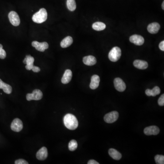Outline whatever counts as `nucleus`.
Segmentation results:
<instances>
[{
	"mask_svg": "<svg viewBox=\"0 0 164 164\" xmlns=\"http://www.w3.org/2000/svg\"><path fill=\"white\" fill-rule=\"evenodd\" d=\"M64 122L66 128L70 130H74L77 129L79 124L76 117L70 114H67L65 115Z\"/></svg>",
	"mask_w": 164,
	"mask_h": 164,
	"instance_id": "obj_1",
	"label": "nucleus"
},
{
	"mask_svg": "<svg viewBox=\"0 0 164 164\" xmlns=\"http://www.w3.org/2000/svg\"><path fill=\"white\" fill-rule=\"evenodd\" d=\"M48 14L44 8H41L38 12L33 15V21L35 23H41L47 20Z\"/></svg>",
	"mask_w": 164,
	"mask_h": 164,
	"instance_id": "obj_2",
	"label": "nucleus"
},
{
	"mask_svg": "<svg viewBox=\"0 0 164 164\" xmlns=\"http://www.w3.org/2000/svg\"><path fill=\"white\" fill-rule=\"evenodd\" d=\"M121 56V50L120 48L115 47L109 52V60L112 62H115L119 60Z\"/></svg>",
	"mask_w": 164,
	"mask_h": 164,
	"instance_id": "obj_3",
	"label": "nucleus"
},
{
	"mask_svg": "<svg viewBox=\"0 0 164 164\" xmlns=\"http://www.w3.org/2000/svg\"><path fill=\"white\" fill-rule=\"evenodd\" d=\"M43 94L42 92L39 89H35L33 91L32 94H27L26 96L27 100L31 101L32 100H39L42 99Z\"/></svg>",
	"mask_w": 164,
	"mask_h": 164,
	"instance_id": "obj_4",
	"label": "nucleus"
},
{
	"mask_svg": "<svg viewBox=\"0 0 164 164\" xmlns=\"http://www.w3.org/2000/svg\"><path fill=\"white\" fill-rule=\"evenodd\" d=\"M118 118V112L116 111H112L104 116V120L106 123H113L115 122Z\"/></svg>",
	"mask_w": 164,
	"mask_h": 164,
	"instance_id": "obj_5",
	"label": "nucleus"
},
{
	"mask_svg": "<svg viewBox=\"0 0 164 164\" xmlns=\"http://www.w3.org/2000/svg\"><path fill=\"white\" fill-rule=\"evenodd\" d=\"M9 21L12 25L15 27L19 26L20 24V19L18 15L14 11H11L8 14Z\"/></svg>",
	"mask_w": 164,
	"mask_h": 164,
	"instance_id": "obj_6",
	"label": "nucleus"
},
{
	"mask_svg": "<svg viewBox=\"0 0 164 164\" xmlns=\"http://www.w3.org/2000/svg\"><path fill=\"white\" fill-rule=\"evenodd\" d=\"M23 123L19 119H15L11 123V129L14 131L19 132L23 129Z\"/></svg>",
	"mask_w": 164,
	"mask_h": 164,
	"instance_id": "obj_7",
	"label": "nucleus"
},
{
	"mask_svg": "<svg viewBox=\"0 0 164 164\" xmlns=\"http://www.w3.org/2000/svg\"><path fill=\"white\" fill-rule=\"evenodd\" d=\"M115 88L119 92H123L126 89V84L122 79L117 78L114 80Z\"/></svg>",
	"mask_w": 164,
	"mask_h": 164,
	"instance_id": "obj_8",
	"label": "nucleus"
},
{
	"mask_svg": "<svg viewBox=\"0 0 164 164\" xmlns=\"http://www.w3.org/2000/svg\"><path fill=\"white\" fill-rule=\"evenodd\" d=\"M32 46L34 47L38 51L43 52L49 48V45L47 42H39L37 41H33L32 43Z\"/></svg>",
	"mask_w": 164,
	"mask_h": 164,
	"instance_id": "obj_9",
	"label": "nucleus"
},
{
	"mask_svg": "<svg viewBox=\"0 0 164 164\" xmlns=\"http://www.w3.org/2000/svg\"><path fill=\"white\" fill-rule=\"evenodd\" d=\"M144 132L147 135H155L160 133V129L156 126H150L145 128Z\"/></svg>",
	"mask_w": 164,
	"mask_h": 164,
	"instance_id": "obj_10",
	"label": "nucleus"
},
{
	"mask_svg": "<svg viewBox=\"0 0 164 164\" xmlns=\"http://www.w3.org/2000/svg\"><path fill=\"white\" fill-rule=\"evenodd\" d=\"M130 41L132 43L138 46H141L144 44L145 39L143 37L139 35H133L130 37Z\"/></svg>",
	"mask_w": 164,
	"mask_h": 164,
	"instance_id": "obj_11",
	"label": "nucleus"
},
{
	"mask_svg": "<svg viewBox=\"0 0 164 164\" xmlns=\"http://www.w3.org/2000/svg\"><path fill=\"white\" fill-rule=\"evenodd\" d=\"M48 156V150L45 147H42L37 153L36 157L38 160L43 161L47 159Z\"/></svg>",
	"mask_w": 164,
	"mask_h": 164,
	"instance_id": "obj_12",
	"label": "nucleus"
},
{
	"mask_svg": "<svg viewBox=\"0 0 164 164\" xmlns=\"http://www.w3.org/2000/svg\"><path fill=\"white\" fill-rule=\"evenodd\" d=\"M34 62V58L31 55H27L25 59L23 60V63L26 64V68L27 70H32L33 66V63Z\"/></svg>",
	"mask_w": 164,
	"mask_h": 164,
	"instance_id": "obj_13",
	"label": "nucleus"
},
{
	"mask_svg": "<svg viewBox=\"0 0 164 164\" xmlns=\"http://www.w3.org/2000/svg\"><path fill=\"white\" fill-rule=\"evenodd\" d=\"M83 61L84 64L88 66L94 65L97 63L96 57L91 55L84 57L83 58Z\"/></svg>",
	"mask_w": 164,
	"mask_h": 164,
	"instance_id": "obj_14",
	"label": "nucleus"
},
{
	"mask_svg": "<svg viewBox=\"0 0 164 164\" xmlns=\"http://www.w3.org/2000/svg\"><path fill=\"white\" fill-rule=\"evenodd\" d=\"M160 25L157 22L150 23L148 26L147 30L151 34H156L159 32Z\"/></svg>",
	"mask_w": 164,
	"mask_h": 164,
	"instance_id": "obj_15",
	"label": "nucleus"
},
{
	"mask_svg": "<svg viewBox=\"0 0 164 164\" xmlns=\"http://www.w3.org/2000/svg\"><path fill=\"white\" fill-rule=\"evenodd\" d=\"M133 64L135 68L139 69H146L148 67L147 62L143 60H135Z\"/></svg>",
	"mask_w": 164,
	"mask_h": 164,
	"instance_id": "obj_16",
	"label": "nucleus"
},
{
	"mask_svg": "<svg viewBox=\"0 0 164 164\" xmlns=\"http://www.w3.org/2000/svg\"><path fill=\"white\" fill-rule=\"evenodd\" d=\"M72 78V72L70 69H67L63 75L61 81L64 84H67L71 80Z\"/></svg>",
	"mask_w": 164,
	"mask_h": 164,
	"instance_id": "obj_17",
	"label": "nucleus"
},
{
	"mask_svg": "<svg viewBox=\"0 0 164 164\" xmlns=\"http://www.w3.org/2000/svg\"><path fill=\"white\" fill-rule=\"evenodd\" d=\"M100 78L98 75H94L92 76L90 88L92 89H96L99 87L100 84Z\"/></svg>",
	"mask_w": 164,
	"mask_h": 164,
	"instance_id": "obj_18",
	"label": "nucleus"
},
{
	"mask_svg": "<svg viewBox=\"0 0 164 164\" xmlns=\"http://www.w3.org/2000/svg\"><path fill=\"white\" fill-rule=\"evenodd\" d=\"M161 93V89L158 86H155L152 89H147L146 90V94L148 96H155Z\"/></svg>",
	"mask_w": 164,
	"mask_h": 164,
	"instance_id": "obj_19",
	"label": "nucleus"
},
{
	"mask_svg": "<svg viewBox=\"0 0 164 164\" xmlns=\"http://www.w3.org/2000/svg\"><path fill=\"white\" fill-rule=\"evenodd\" d=\"M0 89H2L4 92L7 94H10L12 92V88L10 85L6 84L0 79Z\"/></svg>",
	"mask_w": 164,
	"mask_h": 164,
	"instance_id": "obj_20",
	"label": "nucleus"
},
{
	"mask_svg": "<svg viewBox=\"0 0 164 164\" xmlns=\"http://www.w3.org/2000/svg\"><path fill=\"white\" fill-rule=\"evenodd\" d=\"M73 42V39L70 36H68L64 38L60 43V45L62 48H66L70 46Z\"/></svg>",
	"mask_w": 164,
	"mask_h": 164,
	"instance_id": "obj_21",
	"label": "nucleus"
},
{
	"mask_svg": "<svg viewBox=\"0 0 164 164\" xmlns=\"http://www.w3.org/2000/svg\"><path fill=\"white\" fill-rule=\"evenodd\" d=\"M109 155L114 160H119L122 157L121 154L114 149H110L109 150Z\"/></svg>",
	"mask_w": 164,
	"mask_h": 164,
	"instance_id": "obj_22",
	"label": "nucleus"
},
{
	"mask_svg": "<svg viewBox=\"0 0 164 164\" xmlns=\"http://www.w3.org/2000/svg\"><path fill=\"white\" fill-rule=\"evenodd\" d=\"M92 28L96 31H102L106 28V25L103 22H96L92 25Z\"/></svg>",
	"mask_w": 164,
	"mask_h": 164,
	"instance_id": "obj_23",
	"label": "nucleus"
},
{
	"mask_svg": "<svg viewBox=\"0 0 164 164\" xmlns=\"http://www.w3.org/2000/svg\"><path fill=\"white\" fill-rule=\"evenodd\" d=\"M67 6L69 11L71 12L75 11L76 8V4L75 0H67Z\"/></svg>",
	"mask_w": 164,
	"mask_h": 164,
	"instance_id": "obj_24",
	"label": "nucleus"
},
{
	"mask_svg": "<svg viewBox=\"0 0 164 164\" xmlns=\"http://www.w3.org/2000/svg\"><path fill=\"white\" fill-rule=\"evenodd\" d=\"M78 147V143L77 141L74 139L71 140L68 144V149L71 151L76 150Z\"/></svg>",
	"mask_w": 164,
	"mask_h": 164,
	"instance_id": "obj_25",
	"label": "nucleus"
},
{
	"mask_svg": "<svg viewBox=\"0 0 164 164\" xmlns=\"http://www.w3.org/2000/svg\"><path fill=\"white\" fill-rule=\"evenodd\" d=\"M156 163L157 164H164V156L162 155H156L154 157Z\"/></svg>",
	"mask_w": 164,
	"mask_h": 164,
	"instance_id": "obj_26",
	"label": "nucleus"
},
{
	"mask_svg": "<svg viewBox=\"0 0 164 164\" xmlns=\"http://www.w3.org/2000/svg\"><path fill=\"white\" fill-rule=\"evenodd\" d=\"M6 52L3 49V46L2 44H0V58L1 59H5L6 57Z\"/></svg>",
	"mask_w": 164,
	"mask_h": 164,
	"instance_id": "obj_27",
	"label": "nucleus"
},
{
	"mask_svg": "<svg viewBox=\"0 0 164 164\" xmlns=\"http://www.w3.org/2000/svg\"><path fill=\"white\" fill-rule=\"evenodd\" d=\"M158 104L160 106H164V95L163 94L159 98L158 101Z\"/></svg>",
	"mask_w": 164,
	"mask_h": 164,
	"instance_id": "obj_28",
	"label": "nucleus"
},
{
	"mask_svg": "<svg viewBox=\"0 0 164 164\" xmlns=\"http://www.w3.org/2000/svg\"><path fill=\"white\" fill-rule=\"evenodd\" d=\"M15 164H28L27 161L23 159H19V160H17L15 161Z\"/></svg>",
	"mask_w": 164,
	"mask_h": 164,
	"instance_id": "obj_29",
	"label": "nucleus"
},
{
	"mask_svg": "<svg viewBox=\"0 0 164 164\" xmlns=\"http://www.w3.org/2000/svg\"><path fill=\"white\" fill-rule=\"evenodd\" d=\"M32 70L33 71V72H38L40 71V68L38 67L35 66H33Z\"/></svg>",
	"mask_w": 164,
	"mask_h": 164,
	"instance_id": "obj_30",
	"label": "nucleus"
},
{
	"mask_svg": "<svg viewBox=\"0 0 164 164\" xmlns=\"http://www.w3.org/2000/svg\"><path fill=\"white\" fill-rule=\"evenodd\" d=\"M159 48H160V49L162 51H164V41H161L160 42V44L159 45Z\"/></svg>",
	"mask_w": 164,
	"mask_h": 164,
	"instance_id": "obj_31",
	"label": "nucleus"
},
{
	"mask_svg": "<svg viewBox=\"0 0 164 164\" xmlns=\"http://www.w3.org/2000/svg\"><path fill=\"white\" fill-rule=\"evenodd\" d=\"M88 164H99V163H98V162H96L95 160H91L90 161H88Z\"/></svg>",
	"mask_w": 164,
	"mask_h": 164,
	"instance_id": "obj_32",
	"label": "nucleus"
},
{
	"mask_svg": "<svg viewBox=\"0 0 164 164\" xmlns=\"http://www.w3.org/2000/svg\"><path fill=\"white\" fill-rule=\"evenodd\" d=\"M162 8L163 10H164V2H163L162 4Z\"/></svg>",
	"mask_w": 164,
	"mask_h": 164,
	"instance_id": "obj_33",
	"label": "nucleus"
}]
</instances>
